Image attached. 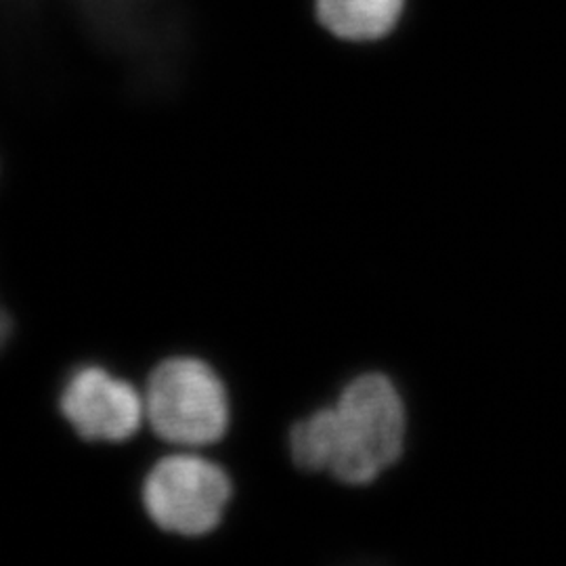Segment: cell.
<instances>
[{
	"label": "cell",
	"mask_w": 566,
	"mask_h": 566,
	"mask_svg": "<svg viewBox=\"0 0 566 566\" xmlns=\"http://www.w3.org/2000/svg\"><path fill=\"white\" fill-rule=\"evenodd\" d=\"M143 401L156 434L172 446H210L227 432L229 397L223 380L200 359L172 357L158 365Z\"/></svg>",
	"instance_id": "cell-2"
},
{
	"label": "cell",
	"mask_w": 566,
	"mask_h": 566,
	"mask_svg": "<svg viewBox=\"0 0 566 566\" xmlns=\"http://www.w3.org/2000/svg\"><path fill=\"white\" fill-rule=\"evenodd\" d=\"M61 413L86 441L122 443L145 418V401L137 388L97 365L72 374L60 399Z\"/></svg>",
	"instance_id": "cell-4"
},
{
	"label": "cell",
	"mask_w": 566,
	"mask_h": 566,
	"mask_svg": "<svg viewBox=\"0 0 566 566\" xmlns=\"http://www.w3.org/2000/svg\"><path fill=\"white\" fill-rule=\"evenodd\" d=\"M405 0H315L317 18L344 41H378L390 34Z\"/></svg>",
	"instance_id": "cell-5"
},
{
	"label": "cell",
	"mask_w": 566,
	"mask_h": 566,
	"mask_svg": "<svg viewBox=\"0 0 566 566\" xmlns=\"http://www.w3.org/2000/svg\"><path fill=\"white\" fill-rule=\"evenodd\" d=\"M405 434L397 386L382 374H364L344 388L338 403L292 428L290 453L304 470H327L346 485H367L401 458Z\"/></svg>",
	"instance_id": "cell-1"
},
{
	"label": "cell",
	"mask_w": 566,
	"mask_h": 566,
	"mask_svg": "<svg viewBox=\"0 0 566 566\" xmlns=\"http://www.w3.org/2000/svg\"><path fill=\"white\" fill-rule=\"evenodd\" d=\"M231 481L221 465L193 453H175L151 468L143 504L156 525L185 537H200L223 521Z\"/></svg>",
	"instance_id": "cell-3"
},
{
	"label": "cell",
	"mask_w": 566,
	"mask_h": 566,
	"mask_svg": "<svg viewBox=\"0 0 566 566\" xmlns=\"http://www.w3.org/2000/svg\"><path fill=\"white\" fill-rule=\"evenodd\" d=\"M9 336H11V319H9L7 311L0 306V348L4 346Z\"/></svg>",
	"instance_id": "cell-6"
}]
</instances>
